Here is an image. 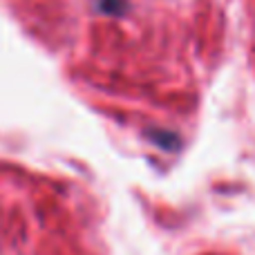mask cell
<instances>
[{
	"instance_id": "obj_1",
	"label": "cell",
	"mask_w": 255,
	"mask_h": 255,
	"mask_svg": "<svg viewBox=\"0 0 255 255\" xmlns=\"http://www.w3.org/2000/svg\"><path fill=\"white\" fill-rule=\"evenodd\" d=\"M97 4H99V9L101 11H106V13H112V16H117V13H121L124 11V0H97Z\"/></svg>"
}]
</instances>
